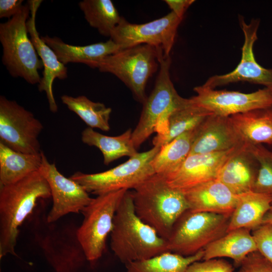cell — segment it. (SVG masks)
Instances as JSON below:
<instances>
[{
    "label": "cell",
    "instance_id": "obj_9",
    "mask_svg": "<svg viewBox=\"0 0 272 272\" xmlns=\"http://www.w3.org/2000/svg\"><path fill=\"white\" fill-rule=\"evenodd\" d=\"M127 190L98 195L81 212L84 219L77 228V235L87 261L95 262L104 253L116 210Z\"/></svg>",
    "mask_w": 272,
    "mask_h": 272
},
{
    "label": "cell",
    "instance_id": "obj_25",
    "mask_svg": "<svg viewBox=\"0 0 272 272\" xmlns=\"http://www.w3.org/2000/svg\"><path fill=\"white\" fill-rule=\"evenodd\" d=\"M187 105L173 111L169 116L164 129L153 139L154 147L161 148L180 134L195 129L213 113L191 101Z\"/></svg>",
    "mask_w": 272,
    "mask_h": 272
},
{
    "label": "cell",
    "instance_id": "obj_12",
    "mask_svg": "<svg viewBox=\"0 0 272 272\" xmlns=\"http://www.w3.org/2000/svg\"><path fill=\"white\" fill-rule=\"evenodd\" d=\"M48 223L46 217L42 229L35 238L49 263L56 272H76L87 260L78 239L77 228Z\"/></svg>",
    "mask_w": 272,
    "mask_h": 272
},
{
    "label": "cell",
    "instance_id": "obj_18",
    "mask_svg": "<svg viewBox=\"0 0 272 272\" xmlns=\"http://www.w3.org/2000/svg\"><path fill=\"white\" fill-rule=\"evenodd\" d=\"M237 148L219 152L189 155L178 171L166 181L172 188L183 192L216 179L221 167Z\"/></svg>",
    "mask_w": 272,
    "mask_h": 272
},
{
    "label": "cell",
    "instance_id": "obj_32",
    "mask_svg": "<svg viewBox=\"0 0 272 272\" xmlns=\"http://www.w3.org/2000/svg\"><path fill=\"white\" fill-rule=\"evenodd\" d=\"M248 147L259 163L258 174L252 191L272 196V151L262 144H248Z\"/></svg>",
    "mask_w": 272,
    "mask_h": 272
},
{
    "label": "cell",
    "instance_id": "obj_21",
    "mask_svg": "<svg viewBox=\"0 0 272 272\" xmlns=\"http://www.w3.org/2000/svg\"><path fill=\"white\" fill-rule=\"evenodd\" d=\"M41 37L64 65L69 63H81L96 68L101 60L120 50L119 46L110 39L106 42L77 46L66 43L57 37L47 35Z\"/></svg>",
    "mask_w": 272,
    "mask_h": 272
},
{
    "label": "cell",
    "instance_id": "obj_17",
    "mask_svg": "<svg viewBox=\"0 0 272 272\" xmlns=\"http://www.w3.org/2000/svg\"><path fill=\"white\" fill-rule=\"evenodd\" d=\"M42 1H28L30 16L27 27L30 38L43 65L42 77L38 84L40 92H44L48 101L49 109L52 112L57 111L58 107L52 92V84L56 79L64 80L67 77V69L61 62L54 51L42 39L36 27L37 12Z\"/></svg>",
    "mask_w": 272,
    "mask_h": 272
},
{
    "label": "cell",
    "instance_id": "obj_13",
    "mask_svg": "<svg viewBox=\"0 0 272 272\" xmlns=\"http://www.w3.org/2000/svg\"><path fill=\"white\" fill-rule=\"evenodd\" d=\"M193 103L213 114L229 117L248 111L272 106V92L264 88L250 93L216 90L203 85L194 88Z\"/></svg>",
    "mask_w": 272,
    "mask_h": 272
},
{
    "label": "cell",
    "instance_id": "obj_36",
    "mask_svg": "<svg viewBox=\"0 0 272 272\" xmlns=\"http://www.w3.org/2000/svg\"><path fill=\"white\" fill-rule=\"evenodd\" d=\"M23 0H1L0 18L11 19L22 9Z\"/></svg>",
    "mask_w": 272,
    "mask_h": 272
},
{
    "label": "cell",
    "instance_id": "obj_39",
    "mask_svg": "<svg viewBox=\"0 0 272 272\" xmlns=\"http://www.w3.org/2000/svg\"><path fill=\"white\" fill-rule=\"evenodd\" d=\"M268 212L272 213V203L271 205V207H270V209L269 210Z\"/></svg>",
    "mask_w": 272,
    "mask_h": 272
},
{
    "label": "cell",
    "instance_id": "obj_14",
    "mask_svg": "<svg viewBox=\"0 0 272 272\" xmlns=\"http://www.w3.org/2000/svg\"><path fill=\"white\" fill-rule=\"evenodd\" d=\"M239 22L244 36L240 61L232 72L224 75L213 76L202 85L215 89L217 87L230 83L246 81L263 85L272 92V69H266L259 64L253 53L254 44L258 39L260 20L253 19L247 24L243 17L239 16Z\"/></svg>",
    "mask_w": 272,
    "mask_h": 272
},
{
    "label": "cell",
    "instance_id": "obj_3",
    "mask_svg": "<svg viewBox=\"0 0 272 272\" xmlns=\"http://www.w3.org/2000/svg\"><path fill=\"white\" fill-rule=\"evenodd\" d=\"M132 194L137 215L166 240L177 219L189 210L183 193L157 174L135 188Z\"/></svg>",
    "mask_w": 272,
    "mask_h": 272
},
{
    "label": "cell",
    "instance_id": "obj_27",
    "mask_svg": "<svg viewBox=\"0 0 272 272\" xmlns=\"http://www.w3.org/2000/svg\"><path fill=\"white\" fill-rule=\"evenodd\" d=\"M42 151L38 154L15 151L0 142V186L15 183L38 171Z\"/></svg>",
    "mask_w": 272,
    "mask_h": 272
},
{
    "label": "cell",
    "instance_id": "obj_24",
    "mask_svg": "<svg viewBox=\"0 0 272 272\" xmlns=\"http://www.w3.org/2000/svg\"><path fill=\"white\" fill-rule=\"evenodd\" d=\"M244 143L272 144V106L230 116Z\"/></svg>",
    "mask_w": 272,
    "mask_h": 272
},
{
    "label": "cell",
    "instance_id": "obj_10",
    "mask_svg": "<svg viewBox=\"0 0 272 272\" xmlns=\"http://www.w3.org/2000/svg\"><path fill=\"white\" fill-rule=\"evenodd\" d=\"M43 128L31 111L0 96V142L17 152L38 154L41 152L38 137Z\"/></svg>",
    "mask_w": 272,
    "mask_h": 272
},
{
    "label": "cell",
    "instance_id": "obj_15",
    "mask_svg": "<svg viewBox=\"0 0 272 272\" xmlns=\"http://www.w3.org/2000/svg\"><path fill=\"white\" fill-rule=\"evenodd\" d=\"M39 170L49 185L52 198V207L46 217L48 223H55L70 213H81L93 199L83 186L61 174L42 152Z\"/></svg>",
    "mask_w": 272,
    "mask_h": 272
},
{
    "label": "cell",
    "instance_id": "obj_8",
    "mask_svg": "<svg viewBox=\"0 0 272 272\" xmlns=\"http://www.w3.org/2000/svg\"><path fill=\"white\" fill-rule=\"evenodd\" d=\"M160 148L138 153L114 168L102 172L87 174L78 171L70 178L89 193L97 196L121 189H134L155 174L151 162Z\"/></svg>",
    "mask_w": 272,
    "mask_h": 272
},
{
    "label": "cell",
    "instance_id": "obj_11",
    "mask_svg": "<svg viewBox=\"0 0 272 272\" xmlns=\"http://www.w3.org/2000/svg\"><path fill=\"white\" fill-rule=\"evenodd\" d=\"M182 19L172 12L144 24H132L122 17L110 36L120 50L141 44L153 46L162 50L164 57L170 56L178 27Z\"/></svg>",
    "mask_w": 272,
    "mask_h": 272
},
{
    "label": "cell",
    "instance_id": "obj_19",
    "mask_svg": "<svg viewBox=\"0 0 272 272\" xmlns=\"http://www.w3.org/2000/svg\"><path fill=\"white\" fill-rule=\"evenodd\" d=\"M258 170L259 163L245 143L237 147L226 160L217 179L239 195L252 190Z\"/></svg>",
    "mask_w": 272,
    "mask_h": 272
},
{
    "label": "cell",
    "instance_id": "obj_4",
    "mask_svg": "<svg viewBox=\"0 0 272 272\" xmlns=\"http://www.w3.org/2000/svg\"><path fill=\"white\" fill-rule=\"evenodd\" d=\"M29 14L27 3L17 15L1 23L0 41L3 48L2 62L9 74L34 85L40 82L38 71L43 65L28 36L27 22Z\"/></svg>",
    "mask_w": 272,
    "mask_h": 272
},
{
    "label": "cell",
    "instance_id": "obj_26",
    "mask_svg": "<svg viewBox=\"0 0 272 272\" xmlns=\"http://www.w3.org/2000/svg\"><path fill=\"white\" fill-rule=\"evenodd\" d=\"M195 129L180 134L160 148L151 162L155 174L168 180L178 171L189 155Z\"/></svg>",
    "mask_w": 272,
    "mask_h": 272
},
{
    "label": "cell",
    "instance_id": "obj_1",
    "mask_svg": "<svg viewBox=\"0 0 272 272\" xmlns=\"http://www.w3.org/2000/svg\"><path fill=\"white\" fill-rule=\"evenodd\" d=\"M51 197L49 185L39 170L11 184L0 186V258L17 256L19 227L40 198Z\"/></svg>",
    "mask_w": 272,
    "mask_h": 272
},
{
    "label": "cell",
    "instance_id": "obj_33",
    "mask_svg": "<svg viewBox=\"0 0 272 272\" xmlns=\"http://www.w3.org/2000/svg\"><path fill=\"white\" fill-rule=\"evenodd\" d=\"M251 234L257 251L272 263V224H261Z\"/></svg>",
    "mask_w": 272,
    "mask_h": 272
},
{
    "label": "cell",
    "instance_id": "obj_35",
    "mask_svg": "<svg viewBox=\"0 0 272 272\" xmlns=\"http://www.w3.org/2000/svg\"><path fill=\"white\" fill-rule=\"evenodd\" d=\"M232 264L223 259H211L195 261L185 272H233Z\"/></svg>",
    "mask_w": 272,
    "mask_h": 272
},
{
    "label": "cell",
    "instance_id": "obj_16",
    "mask_svg": "<svg viewBox=\"0 0 272 272\" xmlns=\"http://www.w3.org/2000/svg\"><path fill=\"white\" fill-rule=\"evenodd\" d=\"M244 143L230 116L212 114L196 128L189 155L226 151Z\"/></svg>",
    "mask_w": 272,
    "mask_h": 272
},
{
    "label": "cell",
    "instance_id": "obj_2",
    "mask_svg": "<svg viewBox=\"0 0 272 272\" xmlns=\"http://www.w3.org/2000/svg\"><path fill=\"white\" fill-rule=\"evenodd\" d=\"M110 236L111 250L125 264L167 252L166 240L137 215L129 190L116 210Z\"/></svg>",
    "mask_w": 272,
    "mask_h": 272
},
{
    "label": "cell",
    "instance_id": "obj_29",
    "mask_svg": "<svg viewBox=\"0 0 272 272\" xmlns=\"http://www.w3.org/2000/svg\"><path fill=\"white\" fill-rule=\"evenodd\" d=\"M203 255V250L188 256L167 251L125 265L127 272H185L190 264L202 259Z\"/></svg>",
    "mask_w": 272,
    "mask_h": 272
},
{
    "label": "cell",
    "instance_id": "obj_7",
    "mask_svg": "<svg viewBox=\"0 0 272 272\" xmlns=\"http://www.w3.org/2000/svg\"><path fill=\"white\" fill-rule=\"evenodd\" d=\"M160 52H163L153 46L139 45L106 56L96 68L117 77L130 90L135 99L143 104L147 98L146 85L157 70Z\"/></svg>",
    "mask_w": 272,
    "mask_h": 272
},
{
    "label": "cell",
    "instance_id": "obj_5",
    "mask_svg": "<svg viewBox=\"0 0 272 272\" xmlns=\"http://www.w3.org/2000/svg\"><path fill=\"white\" fill-rule=\"evenodd\" d=\"M160 71L154 88L143 104L139 121L132 132L131 139L137 150L154 132L164 129L170 115L190 103V98L181 97L171 80L170 56L158 58Z\"/></svg>",
    "mask_w": 272,
    "mask_h": 272
},
{
    "label": "cell",
    "instance_id": "obj_28",
    "mask_svg": "<svg viewBox=\"0 0 272 272\" xmlns=\"http://www.w3.org/2000/svg\"><path fill=\"white\" fill-rule=\"evenodd\" d=\"M131 128L117 136L110 137L87 127L82 132L81 140L85 144L95 146L102 153L103 163L108 165L122 157H132L138 154L132 139Z\"/></svg>",
    "mask_w": 272,
    "mask_h": 272
},
{
    "label": "cell",
    "instance_id": "obj_37",
    "mask_svg": "<svg viewBox=\"0 0 272 272\" xmlns=\"http://www.w3.org/2000/svg\"><path fill=\"white\" fill-rule=\"evenodd\" d=\"M194 0H165L164 2L168 6L179 18L182 19L188 8L194 2Z\"/></svg>",
    "mask_w": 272,
    "mask_h": 272
},
{
    "label": "cell",
    "instance_id": "obj_34",
    "mask_svg": "<svg viewBox=\"0 0 272 272\" xmlns=\"http://www.w3.org/2000/svg\"><path fill=\"white\" fill-rule=\"evenodd\" d=\"M239 266L237 272H272V263L258 251L248 254Z\"/></svg>",
    "mask_w": 272,
    "mask_h": 272
},
{
    "label": "cell",
    "instance_id": "obj_38",
    "mask_svg": "<svg viewBox=\"0 0 272 272\" xmlns=\"http://www.w3.org/2000/svg\"><path fill=\"white\" fill-rule=\"evenodd\" d=\"M272 224V213L268 212L265 215L261 222V224Z\"/></svg>",
    "mask_w": 272,
    "mask_h": 272
},
{
    "label": "cell",
    "instance_id": "obj_22",
    "mask_svg": "<svg viewBox=\"0 0 272 272\" xmlns=\"http://www.w3.org/2000/svg\"><path fill=\"white\" fill-rule=\"evenodd\" d=\"M203 260L228 257L239 266L250 253L257 251L250 230L239 228L227 232L208 245L204 249Z\"/></svg>",
    "mask_w": 272,
    "mask_h": 272
},
{
    "label": "cell",
    "instance_id": "obj_30",
    "mask_svg": "<svg viewBox=\"0 0 272 272\" xmlns=\"http://www.w3.org/2000/svg\"><path fill=\"white\" fill-rule=\"evenodd\" d=\"M79 7L90 26L104 36L110 37L122 18L110 0H84Z\"/></svg>",
    "mask_w": 272,
    "mask_h": 272
},
{
    "label": "cell",
    "instance_id": "obj_6",
    "mask_svg": "<svg viewBox=\"0 0 272 272\" xmlns=\"http://www.w3.org/2000/svg\"><path fill=\"white\" fill-rule=\"evenodd\" d=\"M231 216L187 210L176 221L166 240L167 251L188 256L203 250L227 232Z\"/></svg>",
    "mask_w": 272,
    "mask_h": 272
},
{
    "label": "cell",
    "instance_id": "obj_31",
    "mask_svg": "<svg viewBox=\"0 0 272 272\" xmlns=\"http://www.w3.org/2000/svg\"><path fill=\"white\" fill-rule=\"evenodd\" d=\"M61 100L72 111L75 113L89 127L103 131L110 130L109 121L112 109L100 102H93L84 95L76 97L63 95Z\"/></svg>",
    "mask_w": 272,
    "mask_h": 272
},
{
    "label": "cell",
    "instance_id": "obj_20",
    "mask_svg": "<svg viewBox=\"0 0 272 272\" xmlns=\"http://www.w3.org/2000/svg\"><path fill=\"white\" fill-rule=\"evenodd\" d=\"M189 210L194 212H210L232 215L238 195L225 185L214 179L195 186L183 192Z\"/></svg>",
    "mask_w": 272,
    "mask_h": 272
},
{
    "label": "cell",
    "instance_id": "obj_23",
    "mask_svg": "<svg viewBox=\"0 0 272 272\" xmlns=\"http://www.w3.org/2000/svg\"><path fill=\"white\" fill-rule=\"evenodd\" d=\"M238 195L227 232L239 228L256 229L261 224L272 203V196L266 194L250 191Z\"/></svg>",
    "mask_w": 272,
    "mask_h": 272
}]
</instances>
